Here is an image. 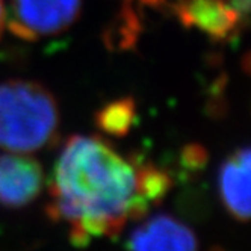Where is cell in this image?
I'll use <instances>...</instances> for the list:
<instances>
[{
    "instance_id": "cell-10",
    "label": "cell",
    "mask_w": 251,
    "mask_h": 251,
    "mask_svg": "<svg viewBox=\"0 0 251 251\" xmlns=\"http://www.w3.org/2000/svg\"><path fill=\"white\" fill-rule=\"evenodd\" d=\"M5 25H6V9H5L3 0H0V38H2V35H3Z\"/></svg>"
},
{
    "instance_id": "cell-6",
    "label": "cell",
    "mask_w": 251,
    "mask_h": 251,
    "mask_svg": "<svg viewBox=\"0 0 251 251\" xmlns=\"http://www.w3.org/2000/svg\"><path fill=\"white\" fill-rule=\"evenodd\" d=\"M44 188V171L26 153L0 156V203L19 209L32 203Z\"/></svg>"
},
{
    "instance_id": "cell-4",
    "label": "cell",
    "mask_w": 251,
    "mask_h": 251,
    "mask_svg": "<svg viewBox=\"0 0 251 251\" xmlns=\"http://www.w3.org/2000/svg\"><path fill=\"white\" fill-rule=\"evenodd\" d=\"M82 0H11L9 30L25 41L58 35L75 25Z\"/></svg>"
},
{
    "instance_id": "cell-9",
    "label": "cell",
    "mask_w": 251,
    "mask_h": 251,
    "mask_svg": "<svg viewBox=\"0 0 251 251\" xmlns=\"http://www.w3.org/2000/svg\"><path fill=\"white\" fill-rule=\"evenodd\" d=\"M129 3H141L142 6H150V8H162L167 5V0H126Z\"/></svg>"
},
{
    "instance_id": "cell-2",
    "label": "cell",
    "mask_w": 251,
    "mask_h": 251,
    "mask_svg": "<svg viewBox=\"0 0 251 251\" xmlns=\"http://www.w3.org/2000/svg\"><path fill=\"white\" fill-rule=\"evenodd\" d=\"M59 106L49 89L33 80L0 83V147L14 153H32L58 136Z\"/></svg>"
},
{
    "instance_id": "cell-3",
    "label": "cell",
    "mask_w": 251,
    "mask_h": 251,
    "mask_svg": "<svg viewBox=\"0 0 251 251\" xmlns=\"http://www.w3.org/2000/svg\"><path fill=\"white\" fill-rule=\"evenodd\" d=\"M250 0H176L171 12L186 29L213 43L235 40L248 25Z\"/></svg>"
},
{
    "instance_id": "cell-1",
    "label": "cell",
    "mask_w": 251,
    "mask_h": 251,
    "mask_svg": "<svg viewBox=\"0 0 251 251\" xmlns=\"http://www.w3.org/2000/svg\"><path fill=\"white\" fill-rule=\"evenodd\" d=\"M170 188L171 176L153 162L124 156L99 136L75 135L53 167L47 215L67 227L76 247H86L144 218Z\"/></svg>"
},
{
    "instance_id": "cell-5",
    "label": "cell",
    "mask_w": 251,
    "mask_h": 251,
    "mask_svg": "<svg viewBox=\"0 0 251 251\" xmlns=\"http://www.w3.org/2000/svg\"><path fill=\"white\" fill-rule=\"evenodd\" d=\"M127 251H224L220 247L201 248L191 227L171 215H154L133 228L126 242Z\"/></svg>"
},
{
    "instance_id": "cell-8",
    "label": "cell",
    "mask_w": 251,
    "mask_h": 251,
    "mask_svg": "<svg viewBox=\"0 0 251 251\" xmlns=\"http://www.w3.org/2000/svg\"><path fill=\"white\" fill-rule=\"evenodd\" d=\"M136 118V106L130 97H124L104 104L96 114V124L100 130L112 136H124Z\"/></svg>"
},
{
    "instance_id": "cell-7",
    "label": "cell",
    "mask_w": 251,
    "mask_h": 251,
    "mask_svg": "<svg viewBox=\"0 0 251 251\" xmlns=\"http://www.w3.org/2000/svg\"><path fill=\"white\" fill-rule=\"evenodd\" d=\"M250 149L233 151L220 168V199L233 218L247 223L250 218Z\"/></svg>"
}]
</instances>
